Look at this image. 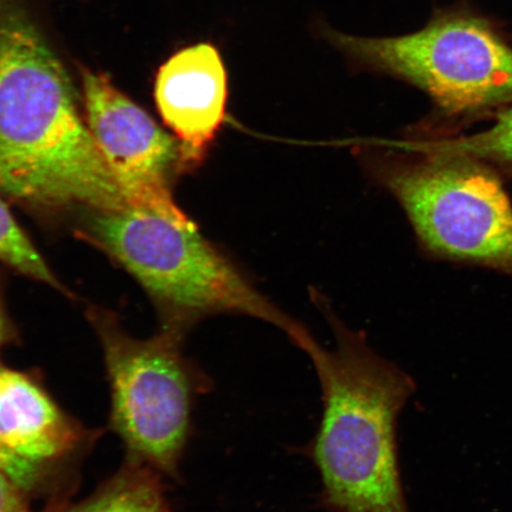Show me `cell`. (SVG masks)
Segmentation results:
<instances>
[{"mask_svg":"<svg viewBox=\"0 0 512 512\" xmlns=\"http://www.w3.org/2000/svg\"><path fill=\"white\" fill-rule=\"evenodd\" d=\"M383 171L424 245L512 278V204L491 166L412 144Z\"/></svg>","mask_w":512,"mask_h":512,"instance_id":"cell-5","label":"cell"},{"mask_svg":"<svg viewBox=\"0 0 512 512\" xmlns=\"http://www.w3.org/2000/svg\"><path fill=\"white\" fill-rule=\"evenodd\" d=\"M86 121L128 206L192 224L170 191L171 171L181 170V150L149 113L106 75L81 69Z\"/></svg>","mask_w":512,"mask_h":512,"instance_id":"cell-7","label":"cell"},{"mask_svg":"<svg viewBox=\"0 0 512 512\" xmlns=\"http://www.w3.org/2000/svg\"><path fill=\"white\" fill-rule=\"evenodd\" d=\"M326 35L360 66L421 88L448 115L470 117L512 104V47L482 17L445 12L401 37Z\"/></svg>","mask_w":512,"mask_h":512,"instance_id":"cell-6","label":"cell"},{"mask_svg":"<svg viewBox=\"0 0 512 512\" xmlns=\"http://www.w3.org/2000/svg\"><path fill=\"white\" fill-rule=\"evenodd\" d=\"M158 111L181 150V170L200 164L226 118L228 74L213 44L185 48L159 69Z\"/></svg>","mask_w":512,"mask_h":512,"instance_id":"cell-9","label":"cell"},{"mask_svg":"<svg viewBox=\"0 0 512 512\" xmlns=\"http://www.w3.org/2000/svg\"><path fill=\"white\" fill-rule=\"evenodd\" d=\"M131 273L163 315V324L188 331L197 319L238 313L280 329L304 351L310 332L262 296L198 232L136 208L94 210L78 233Z\"/></svg>","mask_w":512,"mask_h":512,"instance_id":"cell-3","label":"cell"},{"mask_svg":"<svg viewBox=\"0 0 512 512\" xmlns=\"http://www.w3.org/2000/svg\"><path fill=\"white\" fill-rule=\"evenodd\" d=\"M93 441L38 377L0 364V466L25 494L59 488Z\"/></svg>","mask_w":512,"mask_h":512,"instance_id":"cell-8","label":"cell"},{"mask_svg":"<svg viewBox=\"0 0 512 512\" xmlns=\"http://www.w3.org/2000/svg\"><path fill=\"white\" fill-rule=\"evenodd\" d=\"M87 317L104 352L111 427L123 440L127 459L176 477L192 408L208 387L206 377L184 355L187 330L163 324L155 336L138 339L127 334L111 311L91 307Z\"/></svg>","mask_w":512,"mask_h":512,"instance_id":"cell-4","label":"cell"},{"mask_svg":"<svg viewBox=\"0 0 512 512\" xmlns=\"http://www.w3.org/2000/svg\"><path fill=\"white\" fill-rule=\"evenodd\" d=\"M0 191L40 208H130L62 63L10 0H0Z\"/></svg>","mask_w":512,"mask_h":512,"instance_id":"cell-1","label":"cell"},{"mask_svg":"<svg viewBox=\"0 0 512 512\" xmlns=\"http://www.w3.org/2000/svg\"><path fill=\"white\" fill-rule=\"evenodd\" d=\"M17 341V332L14 324L6 312L2 291H0V352L9 344Z\"/></svg>","mask_w":512,"mask_h":512,"instance_id":"cell-14","label":"cell"},{"mask_svg":"<svg viewBox=\"0 0 512 512\" xmlns=\"http://www.w3.org/2000/svg\"><path fill=\"white\" fill-rule=\"evenodd\" d=\"M162 477L151 467L126 459L93 495L79 503L50 505L42 512H170Z\"/></svg>","mask_w":512,"mask_h":512,"instance_id":"cell-10","label":"cell"},{"mask_svg":"<svg viewBox=\"0 0 512 512\" xmlns=\"http://www.w3.org/2000/svg\"><path fill=\"white\" fill-rule=\"evenodd\" d=\"M334 349L317 341L305 352L322 389L323 415L312 446L331 512H409L396 426L414 393L405 371L337 319Z\"/></svg>","mask_w":512,"mask_h":512,"instance_id":"cell-2","label":"cell"},{"mask_svg":"<svg viewBox=\"0 0 512 512\" xmlns=\"http://www.w3.org/2000/svg\"><path fill=\"white\" fill-rule=\"evenodd\" d=\"M29 496L0 467V512H34Z\"/></svg>","mask_w":512,"mask_h":512,"instance_id":"cell-13","label":"cell"},{"mask_svg":"<svg viewBox=\"0 0 512 512\" xmlns=\"http://www.w3.org/2000/svg\"><path fill=\"white\" fill-rule=\"evenodd\" d=\"M0 262L14 268L25 277L41 281L68 294L2 198H0Z\"/></svg>","mask_w":512,"mask_h":512,"instance_id":"cell-12","label":"cell"},{"mask_svg":"<svg viewBox=\"0 0 512 512\" xmlns=\"http://www.w3.org/2000/svg\"><path fill=\"white\" fill-rule=\"evenodd\" d=\"M422 149L512 169V104L498 113L495 123L470 136L413 142Z\"/></svg>","mask_w":512,"mask_h":512,"instance_id":"cell-11","label":"cell"}]
</instances>
